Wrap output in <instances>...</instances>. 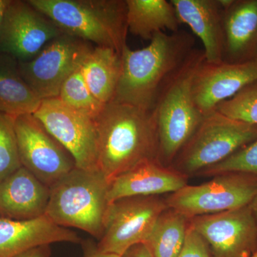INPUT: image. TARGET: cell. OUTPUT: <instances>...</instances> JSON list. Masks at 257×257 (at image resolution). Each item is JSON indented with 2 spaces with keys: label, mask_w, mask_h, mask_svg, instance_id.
I'll return each instance as SVG.
<instances>
[{
  "label": "cell",
  "mask_w": 257,
  "mask_h": 257,
  "mask_svg": "<svg viewBox=\"0 0 257 257\" xmlns=\"http://www.w3.org/2000/svg\"><path fill=\"white\" fill-rule=\"evenodd\" d=\"M195 38L186 31L155 34L150 45L121 53V72L113 102L153 111L167 86L194 50Z\"/></svg>",
  "instance_id": "6da1fadb"
},
{
  "label": "cell",
  "mask_w": 257,
  "mask_h": 257,
  "mask_svg": "<svg viewBox=\"0 0 257 257\" xmlns=\"http://www.w3.org/2000/svg\"><path fill=\"white\" fill-rule=\"evenodd\" d=\"M94 121L97 169L109 182L143 162L158 161V133L153 111L111 101Z\"/></svg>",
  "instance_id": "7a4b0ae2"
},
{
  "label": "cell",
  "mask_w": 257,
  "mask_h": 257,
  "mask_svg": "<svg viewBox=\"0 0 257 257\" xmlns=\"http://www.w3.org/2000/svg\"><path fill=\"white\" fill-rule=\"evenodd\" d=\"M66 35L113 49L126 45V0H28Z\"/></svg>",
  "instance_id": "3957f363"
},
{
  "label": "cell",
  "mask_w": 257,
  "mask_h": 257,
  "mask_svg": "<svg viewBox=\"0 0 257 257\" xmlns=\"http://www.w3.org/2000/svg\"><path fill=\"white\" fill-rule=\"evenodd\" d=\"M109 187L100 171L75 167L50 187L45 215L59 226L77 228L99 240L110 204Z\"/></svg>",
  "instance_id": "277c9868"
},
{
  "label": "cell",
  "mask_w": 257,
  "mask_h": 257,
  "mask_svg": "<svg viewBox=\"0 0 257 257\" xmlns=\"http://www.w3.org/2000/svg\"><path fill=\"white\" fill-rule=\"evenodd\" d=\"M204 61V50L194 49L152 111L158 133L157 160L166 167H170L205 116L193 94L194 77Z\"/></svg>",
  "instance_id": "5b68a950"
},
{
  "label": "cell",
  "mask_w": 257,
  "mask_h": 257,
  "mask_svg": "<svg viewBox=\"0 0 257 257\" xmlns=\"http://www.w3.org/2000/svg\"><path fill=\"white\" fill-rule=\"evenodd\" d=\"M257 139V126L213 111L205 115L170 165L190 178L219 163Z\"/></svg>",
  "instance_id": "8992f818"
},
{
  "label": "cell",
  "mask_w": 257,
  "mask_h": 257,
  "mask_svg": "<svg viewBox=\"0 0 257 257\" xmlns=\"http://www.w3.org/2000/svg\"><path fill=\"white\" fill-rule=\"evenodd\" d=\"M256 194V176L225 173L199 185L187 184L165 199L167 207L192 219L246 207Z\"/></svg>",
  "instance_id": "52a82bcc"
},
{
  "label": "cell",
  "mask_w": 257,
  "mask_h": 257,
  "mask_svg": "<svg viewBox=\"0 0 257 257\" xmlns=\"http://www.w3.org/2000/svg\"><path fill=\"white\" fill-rule=\"evenodd\" d=\"M167 207L162 196H135L110 203L97 248L121 256L134 245L146 242Z\"/></svg>",
  "instance_id": "ba28073f"
},
{
  "label": "cell",
  "mask_w": 257,
  "mask_h": 257,
  "mask_svg": "<svg viewBox=\"0 0 257 257\" xmlns=\"http://www.w3.org/2000/svg\"><path fill=\"white\" fill-rule=\"evenodd\" d=\"M92 48L89 42L62 34L31 60L19 62L20 72L40 99L58 97L64 81L82 65Z\"/></svg>",
  "instance_id": "9c48e42d"
},
{
  "label": "cell",
  "mask_w": 257,
  "mask_h": 257,
  "mask_svg": "<svg viewBox=\"0 0 257 257\" xmlns=\"http://www.w3.org/2000/svg\"><path fill=\"white\" fill-rule=\"evenodd\" d=\"M22 166L50 187L75 168L70 153L33 114L14 116Z\"/></svg>",
  "instance_id": "30bf717a"
},
{
  "label": "cell",
  "mask_w": 257,
  "mask_h": 257,
  "mask_svg": "<svg viewBox=\"0 0 257 257\" xmlns=\"http://www.w3.org/2000/svg\"><path fill=\"white\" fill-rule=\"evenodd\" d=\"M33 114L72 155L76 167L98 170L97 136L94 119L66 105L58 97L42 99Z\"/></svg>",
  "instance_id": "8fae6325"
},
{
  "label": "cell",
  "mask_w": 257,
  "mask_h": 257,
  "mask_svg": "<svg viewBox=\"0 0 257 257\" xmlns=\"http://www.w3.org/2000/svg\"><path fill=\"white\" fill-rule=\"evenodd\" d=\"M63 32L28 1L10 0L0 26V52L19 62L33 58Z\"/></svg>",
  "instance_id": "7c38bea8"
},
{
  "label": "cell",
  "mask_w": 257,
  "mask_h": 257,
  "mask_svg": "<svg viewBox=\"0 0 257 257\" xmlns=\"http://www.w3.org/2000/svg\"><path fill=\"white\" fill-rule=\"evenodd\" d=\"M189 224L207 241L211 257H251L257 251V224L249 205L195 216Z\"/></svg>",
  "instance_id": "4fadbf2b"
},
{
  "label": "cell",
  "mask_w": 257,
  "mask_h": 257,
  "mask_svg": "<svg viewBox=\"0 0 257 257\" xmlns=\"http://www.w3.org/2000/svg\"><path fill=\"white\" fill-rule=\"evenodd\" d=\"M257 82V57L239 63H207L198 69L193 94L203 114L214 111L221 101L232 97L248 84Z\"/></svg>",
  "instance_id": "5bb4252c"
},
{
  "label": "cell",
  "mask_w": 257,
  "mask_h": 257,
  "mask_svg": "<svg viewBox=\"0 0 257 257\" xmlns=\"http://www.w3.org/2000/svg\"><path fill=\"white\" fill-rule=\"evenodd\" d=\"M58 242L82 243V240L46 215L30 220L0 218V257H15L37 246Z\"/></svg>",
  "instance_id": "9a60e30c"
},
{
  "label": "cell",
  "mask_w": 257,
  "mask_h": 257,
  "mask_svg": "<svg viewBox=\"0 0 257 257\" xmlns=\"http://www.w3.org/2000/svg\"><path fill=\"white\" fill-rule=\"evenodd\" d=\"M179 23L188 25L204 46L205 62H223L224 9L220 0H170Z\"/></svg>",
  "instance_id": "2e32d148"
},
{
  "label": "cell",
  "mask_w": 257,
  "mask_h": 257,
  "mask_svg": "<svg viewBox=\"0 0 257 257\" xmlns=\"http://www.w3.org/2000/svg\"><path fill=\"white\" fill-rule=\"evenodd\" d=\"M50 188L20 167L0 182V218L30 220L45 215Z\"/></svg>",
  "instance_id": "e0dca14e"
},
{
  "label": "cell",
  "mask_w": 257,
  "mask_h": 257,
  "mask_svg": "<svg viewBox=\"0 0 257 257\" xmlns=\"http://www.w3.org/2000/svg\"><path fill=\"white\" fill-rule=\"evenodd\" d=\"M188 180V177L158 161H147L112 179L108 199L111 203L124 197L172 194L187 186Z\"/></svg>",
  "instance_id": "ac0fdd59"
},
{
  "label": "cell",
  "mask_w": 257,
  "mask_h": 257,
  "mask_svg": "<svg viewBox=\"0 0 257 257\" xmlns=\"http://www.w3.org/2000/svg\"><path fill=\"white\" fill-rule=\"evenodd\" d=\"M223 62L239 63L257 52V0H233L224 8Z\"/></svg>",
  "instance_id": "d6986e66"
},
{
  "label": "cell",
  "mask_w": 257,
  "mask_h": 257,
  "mask_svg": "<svg viewBox=\"0 0 257 257\" xmlns=\"http://www.w3.org/2000/svg\"><path fill=\"white\" fill-rule=\"evenodd\" d=\"M128 31L145 40H151L163 30L179 31L175 8L167 0H126Z\"/></svg>",
  "instance_id": "ffe728a7"
},
{
  "label": "cell",
  "mask_w": 257,
  "mask_h": 257,
  "mask_svg": "<svg viewBox=\"0 0 257 257\" xmlns=\"http://www.w3.org/2000/svg\"><path fill=\"white\" fill-rule=\"evenodd\" d=\"M41 101L22 76L19 61L0 52V112L13 116L34 114Z\"/></svg>",
  "instance_id": "44dd1931"
},
{
  "label": "cell",
  "mask_w": 257,
  "mask_h": 257,
  "mask_svg": "<svg viewBox=\"0 0 257 257\" xmlns=\"http://www.w3.org/2000/svg\"><path fill=\"white\" fill-rule=\"evenodd\" d=\"M83 75L94 97L105 104L114 99L120 72L121 55L108 47H93L83 60Z\"/></svg>",
  "instance_id": "7402d4cb"
},
{
  "label": "cell",
  "mask_w": 257,
  "mask_h": 257,
  "mask_svg": "<svg viewBox=\"0 0 257 257\" xmlns=\"http://www.w3.org/2000/svg\"><path fill=\"white\" fill-rule=\"evenodd\" d=\"M190 219L167 207L159 216L146 241L154 257H179L185 242Z\"/></svg>",
  "instance_id": "603a6c76"
},
{
  "label": "cell",
  "mask_w": 257,
  "mask_h": 257,
  "mask_svg": "<svg viewBox=\"0 0 257 257\" xmlns=\"http://www.w3.org/2000/svg\"><path fill=\"white\" fill-rule=\"evenodd\" d=\"M58 98L66 105L88 115L92 119L104 106L94 97L88 87L81 66L64 81Z\"/></svg>",
  "instance_id": "cb8c5ba5"
},
{
  "label": "cell",
  "mask_w": 257,
  "mask_h": 257,
  "mask_svg": "<svg viewBox=\"0 0 257 257\" xmlns=\"http://www.w3.org/2000/svg\"><path fill=\"white\" fill-rule=\"evenodd\" d=\"M214 110L231 119L257 126V82L221 101Z\"/></svg>",
  "instance_id": "d4e9b609"
},
{
  "label": "cell",
  "mask_w": 257,
  "mask_h": 257,
  "mask_svg": "<svg viewBox=\"0 0 257 257\" xmlns=\"http://www.w3.org/2000/svg\"><path fill=\"white\" fill-rule=\"evenodd\" d=\"M225 173H244L257 177V139L219 163L199 172L197 177H215Z\"/></svg>",
  "instance_id": "484cf974"
},
{
  "label": "cell",
  "mask_w": 257,
  "mask_h": 257,
  "mask_svg": "<svg viewBox=\"0 0 257 257\" xmlns=\"http://www.w3.org/2000/svg\"><path fill=\"white\" fill-rule=\"evenodd\" d=\"M21 167L14 116L0 112V182Z\"/></svg>",
  "instance_id": "4316f807"
},
{
  "label": "cell",
  "mask_w": 257,
  "mask_h": 257,
  "mask_svg": "<svg viewBox=\"0 0 257 257\" xmlns=\"http://www.w3.org/2000/svg\"><path fill=\"white\" fill-rule=\"evenodd\" d=\"M179 257H211L207 241L190 224L183 248Z\"/></svg>",
  "instance_id": "83f0119b"
},
{
  "label": "cell",
  "mask_w": 257,
  "mask_h": 257,
  "mask_svg": "<svg viewBox=\"0 0 257 257\" xmlns=\"http://www.w3.org/2000/svg\"><path fill=\"white\" fill-rule=\"evenodd\" d=\"M82 257H121L113 253H104L99 250L96 243L92 240L82 241Z\"/></svg>",
  "instance_id": "f1b7e54d"
},
{
  "label": "cell",
  "mask_w": 257,
  "mask_h": 257,
  "mask_svg": "<svg viewBox=\"0 0 257 257\" xmlns=\"http://www.w3.org/2000/svg\"><path fill=\"white\" fill-rule=\"evenodd\" d=\"M121 257H154L147 243H140L128 248Z\"/></svg>",
  "instance_id": "f546056e"
},
{
  "label": "cell",
  "mask_w": 257,
  "mask_h": 257,
  "mask_svg": "<svg viewBox=\"0 0 257 257\" xmlns=\"http://www.w3.org/2000/svg\"><path fill=\"white\" fill-rule=\"evenodd\" d=\"M52 250L50 245H43L32 248L15 257H50Z\"/></svg>",
  "instance_id": "4dcf8cb0"
},
{
  "label": "cell",
  "mask_w": 257,
  "mask_h": 257,
  "mask_svg": "<svg viewBox=\"0 0 257 257\" xmlns=\"http://www.w3.org/2000/svg\"><path fill=\"white\" fill-rule=\"evenodd\" d=\"M9 1L10 0H0V26H1L5 10H6L7 7H8Z\"/></svg>",
  "instance_id": "1f68e13d"
},
{
  "label": "cell",
  "mask_w": 257,
  "mask_h": 257,
  "mask_svg": "<svg viewBox=\"0 0 257 257\" xmlns=\"http://www.w3.org/2000/svg\"><path fill=\"white\" fill-rule=\"evenodd\" d=\"M250 207H251V211H252L253 215L254 216L255 220L257 224V194L254 199H253L252 202L249 204Z\"/></svg>",
  "instance_id": "d6a6232c"
},
{
  "label": "cell",
  "mask_w": 257,
  "mask_h": 257,
  "mask_svg": "<svg viewBox=\"0 0 257 257\" xmlns=\"http://www.w3.org/2000/svg\"><path fill=\"white\" fill-rule=\"evenodd\" d=\"M251 257H257V251Z\"/></svg>",
  "instance_id": "836d02e7"
},
{
  "label": "cell",
  "mask_w": 257,
  "mask_h": 257,
  "mask_svg": "<svg viewBox=\"0 0 257 257\" xmlns=\"http://www.w3.org/2000/svg\"><path fill=\"white\" fill-rule=\"evenodd\" d=\"M256 57H257V52H256Z\"/></svg>",
  "instance_id": "e575fe53"
}]
</instances>
